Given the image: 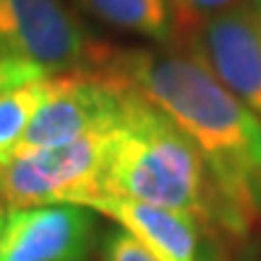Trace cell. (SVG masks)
<instances>
[{
	"instance_id": "cell-5",
	"label": "cell",
	"mask_w": 261,
	"mask_h": 261,
	"mask_svg": "<svg viewBox=\"0 0 261 261\" xmlns=\"http://www.w3.org/2000/svg\"><path fill=\"white\" fill-rule=\"evenodd\" d=\"M97 46L61 0H0V56L65 73L87 68Z\"/></svg>"
},
{
	"instance_id": "cell-15",
	"label": "cell",
	"mask_w": 261,
	"mask_h": 261,
	"mask_svg": "<svg viewBox=\"0 0 261 261\" xmlns=\"http://www.w3.org/2000/svg\"><path fill=\"white\" fill-rule=\"evenodd\" d=\"M240 261H259V259H256V254L254 252H244V256Z\"/></svg>"
},
{
	"instance_id": "cell-16",
	"label": "cell",
	"mask_w": 261,
	"mask_h": 261,
	"mask_svg": "<svg viewBox=\"0 0 261 261\" xmlns=\"http://www.w3.org/2000/svg\"><path fill=\"white\" fill-rule=\"evenodd\" d=\"M0 227H3V215H0Z\"/></svg>"
},
{
	"instance_id": "cell-4",
	"label": "cell",
	"mask_w": 261,
	"mask_h": 261,
	"mask_svg": "<svg viewBox=\"0 0 261 261\" xmlns=\"http://www.w3.org/2000/svg\"><path fill=\"white\" fill-rule=\"evenodd\" d=\"M126 87L107 75L80 68L51 73L46 92L39 102L15 155L58 148L94 130H112L123 116Z\"/></svg>"
},
{
	"instance_id": "cell-11",
	"label": "cell",
	"mask_w": 261,
	"mask_h": 261,
	"mask_svg": "<svg viewBox=\"0 0 261 261\" xmlns=\"http://www.w3.org/2000/svg\"><path fill=\"white\" fill-rule=\"evenodd\" d=\"M102 261H158L143 244L126 230H107L99 240Z\"/></svg>"
},
{
	"instance_id": "cell-9",
	"label": "cell",
	"mask_w": 261,
	"mask_h": 261,
	"mask_svg": "<svg viewBox=\"0 0 261 261\" xmlns=\"http://www.w3.org/2000/svg\"><path fill=\"white\" fill-rule=\"evenodd\" d=\"M87 12L112 27L136 32L155 41L172 34L169 0H80Z\"/></svg>"
},
{
	"instance_id": "cell-13",
	"label": "cell",
	"mask_w": 261,
	"mask_h": 261,
	"mask_svg": "<svg viewBox=\"0 0 261 261\" xmlns=\"http://www.w3.org/2000/svg\"><path fill=\"white\" fill-rule=\"evenodd\" d=\"M46 75H51V73H46V70L39 68V65L22 63V61H15V58L0 56V94L12 90V87H19V85L41 80V77H46Z\"/></svg>"
},
{
	"instance_id": "cell-17",
	"label": "cell",
	"mask_w": 261,
	"mask_h": 261,
	"mask_svg": "<svg viewBox=\"0 0 261 261\" xmlns=\"http://www.w3.org/2000/svg\"><path fill=\"white\" fill-rule=\"evenodd\" d=\"M0 208H3V205H0Z\"/></svg>"
},
{
	"instance_id": "cell-1",
	"label": "cell",
	"mask_w": 261,
	"mask_h": 261,
	"mask_svg": "<svg viewBox=\"0 0 261 261\" xmlns=\"http://www.w3.org/2000/svg\"><path fill=\"white\" fill-rule=\"evenodd\" d=\"M90 70L150 102L205 158L225 203V232L242 237L261 215V119L198 56L99 44Z\"/></svg>"
},
{
	"instance_id": "cell-2",
	"label": "cell",
	"mask_w": 261,
	"mask_h": 261,
	"mask_svg": "<svg viewBox=\"0 0 261 261\" xmlns=\"http://www.w3.org/2000/svg\"><path fill=\"white\" fill-rule=\"evenodd\" d=\"M102 189L104 196L189 213L205 230L225 232L223 196L201 150L130 87L121 121L109 133Z\"/></svg>"
},
{
	"instance_id": "cell-14",
	"label": "cell",
	"mask_w": 261,
	"mask_h": 261,
	"mask_svg": "<svg viewBox=\"0 0 261 261\" xmlns=\"http://www.w3.org/2000/svg\"><path fill=\"white\" fill-rule=\"evenodd\" d=\"M252 10L256 12V17L261 19V0H252Z\"/></svg>"
},
{
	"instance_id": "cell-8",
	"label": "cell",
	"mask_w": 261,
	"mask_h": 261,
	"mask_svg": "<svg viewBox=\"0 0 261 261\" xmlns=\"http://www.w3.org/2000/svg\"><path fill=\"white\" fill-rule=\"evenodd\" d=\"M90 211L112 218L158 261H205L211 249V240H205L203 232L205 227L189 213L123 196H104L94 201Z\"/></svg>"
},
{
	"instance_id": "cell-7",
	"label": "cell",
	"mask_w": 261,
	"mask_h": 261,
	"mask_svg": "<svg viewBox=\"0 0 261 261\" xmlns=\"http://www.w3.org/2000/svg\"><path fill=\"white\" fill-rule=\"evenodd\" d=\"M97 218L83 205L12 208L0 227V261H87Z\"/></svg>"
},
{
	"instance_id": "cell-10",
	"label": "cell",
	"mask_w": 261,
	"mask_h": 261,
	"mask_svg": "<svg viewBox=\"0 0 261 261\" xmlns=\"http://www.w3.org/2000/svg\"><path fill=\"white\" fill-rule=\"evenodd\" d=\"M46 77L12 87L0 94V165H5L12 158L19 138L24 136L41 97L46 92Z\"/></svg>"
},
{
	"instance_id": "cell-6",
	"label": "cell",
	"mask_w": 261,
	"mask_h": 261,
	"mask_svg": "<svg viewBox=\"0 0 261 261\" xmlns=\"http://www.w3.org/2000/svg\"><path fill=\"white\" fill-rule=\"evenodd\" d=\"M211 73L261 119V19L252 8H227L187 29Z\"/></svg>"
},
{
	"instance_id": "cell-3",
	"label": "cell",
	"mask_w": 261,
	"mask_h": 261,
	"mask_svg": "<svg viewBox=\"0 0 261 261\" xmlns=\"http://www.w3.org/2000/svg\"><path fill=\"white\" fill-rule=\"evenodd\" d=\"M112 130H94L58 148L15 155L0 165V205H83L104 196V158Z\"/></svg>"
},
{
	"instance_id": "cell-12",
	"label": "cell",
	"mask_w": 261,
	"mask_h": 261,
	"mask_svg": "<svg viewBox=\"0 0 261 261\" xmlns=\"http://www.w3.org/2000/svg\"><path fill=\"white\" fill-rule=\"evenodd\" d=\"M169 3H172V10H174V17L179 19V24L189 29L198 19L227 10L234 0H169Z\"/></svg>"
}]
</instances>
